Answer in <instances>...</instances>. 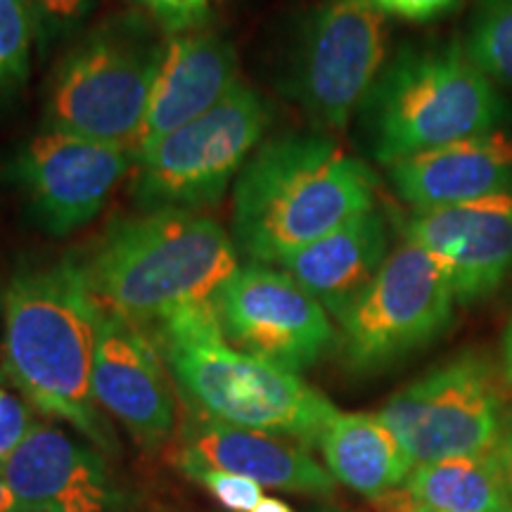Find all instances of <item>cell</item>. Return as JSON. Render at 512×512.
Instances as JSON below:
<instances>
[{
  "label": "cell",
  "mask_w": 512,
  "mask_h": 512,
  "mask_svg": "<svg viewBox=\"0 0 512 512\" xmlns=\"http://www.w3.org/2000/svg\"><path fill=\"white\" fill-rule=\"evenodd\" d=\"M102 311L81 261L17 273L3 292V363L31 406L69 422L102 453H117L93 396Z\"/></svg>",
  "instance_id": "obj_1"
},
{
  "label": "cell",
  "mask_w": 512,
  "mask_h": 512,
  "mask_svg": "<svg viewBox=\"0 0 512 512\" xmlns=\"http://www.w3.org/2000/svg\"><path fill=\"white\" fill-rule=\"evenodd\" d=\"M100 306L147 332L176 313L216 306L238 271V249L195 211L157 209L107 230L81 261Z\"/></svg>",
  "instance_id": "obj_2"
},
{
  "label": "cell",
  "mask_w": 512,
  "mask_h": 512,
  "mask_svg": "<svg viewBox=\"0 0 512 512\" xmlns=\"http://www.w3.org/2000/svg\"><path fill=\"white\" fill-rule=\"evenodd\" d=\"M375 209V176L323 136H280L254 152L233 197V242L259 264Z\"/></svg>",
  "instance_id": "obj_3"
},
{
  "label": "cell",
  "mask_w": 512,
  "mask_h": 512,
  "mask_svg": "<svg viewBox=\"0 0 512 512\" xmlns=\"http://www.w3.org/2000/svg\"><path fill=\"white\" fill-rule=\"evenodd\" d=\"M147 335L202 418L318 444L339 413L302 377L230 347L216 306L176 313Z\"/></svg>",
  "instance_id": "obj_4"
},
{
  "label": "cell",
  "mask_w": 512,
  "mask_h": 512,
  "mask_svg": "<svg viewBox=\"0 0 512 512\" xmlns=\"http://www.w3.org/2000/svg\"><path fill=\"white\" fill-rule=\"evenodd\" d=\"M358 112L370 155L384 166L496 131L510 117L503 93L458 38L401 48Z\"/></svg>",
  "instance_id": "obj_5"
},
{
  "label": "cell",
  "mask_w": 512,
  "mask_h": 512,
  "mask_svg": "<svg viewBox=\"0 0 512 512\" xmlns=\"http://www.w3.org/2000/svg\"><path fill=\"white\" fill-rule=\"evenodd\" d=\"M166 43L140 15L86 31L48 83L46 128L119 145L136 155Z\"/></svg>",
  "instance_id": "obj_6"
},
{
  "label": "cell",
  "mask_w": 512,
  "mask_h": 512,
  "mask_svg": "<svg viewBox=\"0 0 512 512\" xmlns=\"http://www.w3.org/2000/svg\"><path fill=\"white\" fill-rule=\"evenodd\" d=\"M271 124V110L245 83L214 110L159 138L136 157L133 195L145 211H195L221 200Z\"/></svg>",
  "instance_id": "obj_7"
},
{
  "label": "cell",
  "mask_w": 512,
  "mask_h": 512,
  "mask_svg": "<svg viewBox=\"0 0 512 512\" xmlns=\"http://www.w3.org/2000/svg\"><path fill=\"white\" fill-rule=\"evenodd\" d=\"M456 302L446 268L406 240L339 318L344 363L356 375L394 366L448 328Z\"/></svg>",
  "instance_id": "obj_8"
},
{
  "label": "cell",
  "mask_w": 512,
  "mask_h": 512,
  "mask_svg": "<svg viewBox=\"0 0 512 512\" xmlns=\"http://www.w3.org/2000/svg\"><path fill=\"white\" fill-rule=\"evenodd\" d=\"M377 415L415 465L496 453L508 434L494 368L475 354L453 358L406 384Z\"/></svg>",
  "instance_id": "obj_9"
},
{
  "label": "cell",
  "mask_w": 512,
  "mask_h": 512,
  "mask_svg": "<svg viewBox=\"0 0 512 512\" xmlns=\"http://www.w3.org/2000/svg\"><path fill=\"white\" fill-rule=\"evenodd\" d=\"M387 64V22L370 0H325L306 22L292 91L318 128L342 131Z\"/></svg>",
  "instance_id": "obj_10"
},
{
  "label": "cell",
  "mask_w": 512,
  "mask_h": 512,
  "mask_svg": "<svg viewBox=\"0 0 512 512\" xmlns=\"http://www.w3.org/2000/svg\"><path fill=\"white\" fill-rule=\"evenodd\" d=\"M230 347L292 373L313 366L335 342L330 313L290 273L268 264L240 266L216 297Z\"/></svg>",
  "instance_id": "obj_11"
},
{
  "label": "cell",
  "mask_w": 512,
  "mask_h": 512,
  "mask_svg": "<svg viewBox=\"0 0 512 512\" xmlns=\"http://www.w3.org/2000/svg\"><path fill=\"white\" fill-rule=\"evenodd\" d=\"M136 155L119 145L46 128L17 152L12 183L48 235H69L105 209Z\"/></svg>",
  "instance_id": "obj_12"
},
{
  "label": "cell",
  "mask_w": 512,
  "mask_h": 512,
  "mask_svg": "<svg viewBox=\"0 0 512 512\" xmlns=\"http://www.w3.org/2000/svg\"><path fill=\"white\" fill-rule=\"evenodd\" d=\"M406 240L430 252L460 304L494 294L512 273V190L456 207L413 211Z\"/></svg>",
  "instance_id": "obj_13"
},
{
  "label": "cell",
  "mask_w": 512,
  "mask_h": 512,
  "mask_svg": "<svg viewBox=\"0 0 512 512\" xmlns=\"http://www.w3.org/2000/svg\"><path fill=\"white\" fill-rule=\"evenodd\" d=\"M93 396L143 451L162 448L174 432L176 403L155 342L110 311L100 320Z\"/></svg>",
  "instance_id": "obj_14"
},
{
  "label": "cell",
  "mask_w": 512,
  "mask_h": 512,
  "mask_svg": "<svg viewBox=\"0 0 512 512\" xmlns=\"http://www.w3.org/2000/svg\"><path fill=\"white\" fill-rule=\"evenodd\" d=\"M0 467L15 512H114L119 505L100 453L53 425L34 422Z\"/></svg>",
  "instance_id": "obj_15"
},
{
  "label": "cell",
  "mask_w": 512,
  "mask_h": 512,
  "mask_svg": "<svg viewBox=\"0 0 512 512\" xmlns=\"http://www.w3.org/2000/svg\"><path fill=\"white\" fill-rule=\"evenodd\" d=\"M174 460L190 479L197 472L221 470L290 494L330 496L335 489V477L309 456L302 441L245 430L202 415L185 427Z\"/></svg>",
  "instance_id": "obj_16"
},
{
  "label": "cell",
  "mask_w": 512,
  "mask_h": 512,
  "mask_svg": "<svg viewBox=\"0 0 512 512\" xmlns=\"http://www.w3.org/2000/svg\"><path fill=\"white\" fill-rule=\"evenodd\" d=\"M238 83V55L226 38L200 29L169 38L140 128L136 157L155 140L214 110Z\"/></svg>",
  "instance_id": "obj_17"
},
{
  "label": "cell",
  "mask_w": 512,
  "mask_h": 512,
  "mask_svg": "<svg viewBox=\"0 0 512 512\" xmlns=\"http://www.w3.org/2000/svg\"><path fill=\"white\" fill-rule=\"evenodd\" d=\"M389 181L413 211L456 207L512 190V133L505 128L394 162Z\"/></svg>",
  "instance_id": "obj_18"
},
{
  "label": "cell",
  "mask_w": 512,
  "mask_h": 512,
  "mask_svg": "<svg viewBox=\"0 0 512 512\" xmlns=\"http://www.w3.org/2000/svg\"><path fill=\"white\" fill-rule=\"evenodd\" d=\"M389 256L387 221L368 209L280 261L306 292L337 320L366 292Z\"/></svg>",
  "instance_id": "obj_19"
},
{
  "label": "cell",
  "mask_w": 512,
  "mask_h": 512,
  "mask_svg": "<svg viewBox=\"0 0 512 512\" xmlns=\"http://www.w3.org/2000/svg\"><path fill=\"white\" fill-rule=\"evenodd\" d=\"M318 446L330 475L373 503L403 489L415 467L380 415L337 413Z\"/></svg>",
  "instance_id": "obj_20"
},
{
  "label": "cell",
  "mask_w": 512,
  "mask_h": 512,
  "mask_svg": "<svg viewBox=\"0 0 512 512\" xmlns=\"http://www.w3.org/2000/svg\"><path fill=\"white\" fill-rule=\"evenodd\" d=\"M406 494L432 512H512L501 448L484 456H458L415 465Z\"/></svg>",
  "instance_id": "obj_21"
},
{
  "label": "cell",
  "mask_w": 512,
  "mask_h": 512,
  "mask_svg": "<svg viewBox=\"0 0 512 512\" xmlns=\"http://www.w3.org/2000/svg\"><path fill=\"white\" fill-rule=\"evenodd\" d=\"M465 50L498 88L512 91V0H475Z\"/></svg>",
  "instance_id": "obj_22"
},
{
  "label": "cell",
  "mask_w": 512,
  "mask_h": 512,
  "mask_svg": "<svg viewBox=\"0 0 512 512\" xmlns=\"http://www.w3.org/2000/svg\"><path fill=\"white\" fill-rule=\"evenodd\" d=\"M34 38L31 0H0V98L17 91L27 79Z\"/></svg>",
  "instance_id": "obj_23"
},
{
  "label": "cell",
  "mask_w": 512,
  "mask_h": 512,
  "mask_svg": "<svg viewBox=\"0 0 512 512\" xmlns=\"http://www.w3.org/2000/svg\"><path fill=\"white\" fill-rule=\"evenodd\" d=\"M95 0H31L36 38L43 48L69 36L91 15Z\"/></svg>",
  "instance_id": "obj_24"
},
{
  "label": "cell",
  "mask_w": 512,
  "mask_h": 512,
  "mask_svg": "<svg viewBox=\"0 0 512 512\" xmlns=\"http://www.w3.org/2000/svg\"><path fill=\"white\" fill-rule=\"evenodd\" d=\"M192 479L202 484L230 512H252L261 503V498H264V491H261L264 486L256 484L254 479L233 475V472L204 470L197 472Z\"/></svg>",
  "instance_id": "obj_25"
},
{
  "label": "cell",
  "mask_w": 512,
  "mask_h": 512,
  "mask_svg": "<svg viewBox=\"0 0 512 512\" xmlns=\"http://www.w3.org/2000/svg\"><path fill=\"white\" fill-rule=\"evenodd\" d=\"M169 34L195 31L209 15L211 0H138Z\"/></svg>",
  "instance_id": "obj_26"
},
{
  "label": "cell",
  "mask_w": 512,
  "mask_h": 512,
  "mask_svg": "<svg viewBox=\"0 0 512 512\" xmlns=\"http://www.w3.org/2000/svg\"><path fill=\"white\" fill-rule=\"evenodd\" d=\"M34 420L29 406L19 396L0 394V463L27 437Z\"/></svg>",
  "instance_id": "obj_27"
},
{
  "label": "cell",
  "mask_w": 512,
  "mask_h": 512,
  "mask_svg": "<svg viewBox=\"0 0 512 512\" xmlns=\"http://www.w3.org/2000/svg\"><path fill=\"white\" fill-rule=\"evenodd\" d=\"M384 17H399L406 22H434L458 8L463 0H370Z\"/></svg>",
  "instance_id": "obj_28"
},
{
  "label": "cell",
  "mask_w": 512,
  "mask_h": 512,
  "mask_svg": "<svg viewBox=\"0 0 512 512\" xmlns=\"http://www.w3.org/2000/svg\"><path fill=\"white\" fill-rule=\"evenodd\" d=\"M375 505L380 508V512H432L427 508H420V505L406 494V489L392 491L389 496H384V498H380V501H375Z\"/></svg>",
  "instance_id": "obj_29"
},
{
  "label": "cell",
  "mask_w": 512,
  "mask_h": 512,
  "mask_svg": "<svg viewBox=\"0 0 512 512\" xmlns=\"http://www.w3.org/2000/svg\"><path fill=\"white\" fill-rule=\"evenodd\" d=\"M503 375L512 384V316L503 335Z\"/></svg>",
  "instance_id": "obj_30"
},
{
  "label": "cell",
  "mask_w": 512,
  "mask_h": 512,
  "mask_svg": "<svg viewBox=\"0 0 512 512\" xmlns=\"http://www.w3.org/2000/svg\"><path fill=\"white\" fill-rule=\"evenodd\" d=\"M501 463H503V472H505V479H508V489L512 496V430H508V434H505V439H503Z\"/></svg>",
  "instance_id": "obj_31"
},
{
  "label": "cell",
  "mask_w": 512,
  "mask_h": 512,
  "mask_svg": "<svg viewBox=\"0 0 512 512\" xmlns=\"http://www.w3.org/2000/svg\"><path fill=\"white\" fill-rule=\"evenodd\" d=\"M0 512H15V496H12L3 467H0Z\"/></svg>",
  "instance_id": "obj_32"
},
{
  "label": "cell",
  "mask_w": 512,
  "mask_h": 512,
  "mask_svg": "<svg viewBox=\"0 0 512 512\" xmlns=\"http://www.w3.org/2000/svg\"><path fill=\"white\" fill-rule=\"evenodd\" d=\"M252 512H294L290 505L285 501H280V498H261V503L256 505Z\"/></svg>",
  "instance_id": "obj_33"
},
{
  "label": "cell",
  "mask_w": 512,
  "mask_h": 512,
  "mask_svg": "<svg viewBox=\"0 0 512 512\" xmlns=\"http://www.w3.org/2000/svg\"><path fill=\"white\" fill-rule=\"evenodd\" d=\"M0 313H3V294H0ZM0 380H3V370H0Z\"/></svg>",
  "instance_id": "obj_34"
},
{
  "label": "cell",
  "mask_w": 512,
  "mask_h": 512,
  "mask_svg": "<svg viewBox=\"0 0 512 512\" xmlns=\"http://www.w3.org/2000/svg\"><path fill=\"white\" fill-rule=\"evenodd\" d=\"M328 512H339V510H328Z\"/></svg>",
  "instance_id": "obj_35"
},
{
  "label": "cell",
  "mask_w": 512,
  "mask_h": 512,
  "mask_svg": "<svg viewBox=\"0 0 512 512\" xmlns=\"http://www.w3.org/2000/svg\"><path fill=\"white\" fill-rule=\"evenodd\" d=\"M0 394H3V392H0Z\"/></svg>",
  "instance_id": "obj_36"
}]
</instances>
